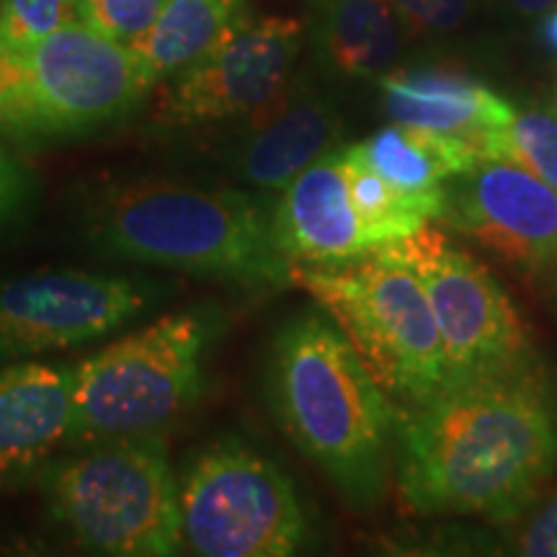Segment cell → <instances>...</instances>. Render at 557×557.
Masks as SVG:
<instances>
[{"instance_id":"obj_1","label":"cell","mask_w":557,"mask_h":557,"mask_svg":"<svg viewBox=\"0 0 557 557\" xmlns=\"http://www.w3.org/2000/svg\"><path fill=\"white\" fill-rule=\"evenodd\" d=\"M395 480L413 513L508 521L524 511L557 465V398L527 364L400 413Z\"/></svg>"},{"instance_id":"obj_2","label":"cell","mask_w":557,"mask_h":557,"mask_svg":"<svg viewBox=\"0 0 557 557\" xmlns=\"http://www.w3.org/2000/svg\"><path fill=\"white\" fill-rule=\"evenodd\" d=\"M267 398L278 429L351 508L385 498L400 413L325 310H302L269 348Z\"/></svg>"},{"instance_id":"obj_3","label":"cell","mask_w":557,"mask_h":557,"mask_svg":"<svg viewBox=\"0 0 557 557\" xmlns=\"http://www.w3.org/2000/svg\"><path fill=\"white\" fill-rule=\"evenodd\" d=\"M83 235L96 253L181 274L282 289L292 263L276 246L261 201L233 189L143 178L103 189L90 201Z\"/></svg>"},{"instance_id":"obj_4","label":"cell","mask_w":557,"mask_h":557,"mask_svg":"<svg viewBox=\"0 0 557 557\" xmlns=\"http://www.w3.org/2000/svg\"><path fill=\"white\" fill-rule=\"evenodd\" d=\"M52 521L75 545L114 557H169L181 547L178 480L160 434L107 438L41 472Z\"/></svg>"},{"instance_id":"obj_5","label":"cell","mask_w":557,"mask_h":557,"mask_svg":"<svg viewBox=\"0 0 557 557\" xmlns=\"http://www.w3.org/2000/svg\"><path fill=\"white\" fill-rule=\"evenodd\" d=\"M150 94L129 47L83 21L50 37H0V143L83 137L124 120Z\"/></svg>"},{"instance_id":"obj_6","label":"cell","mask_w":557,"mask_h":557,"mask_svg":"<svg viewBox=\"0 0 557 557\" xmlns=\"http://www.w3.org/2000/svg\"><path fill=\"white\" fill-rule=\"evenodd\" d=\"M292 284L315 297L389 398L416 408L444 387L434 310L398 240L341 267L292 269Z\"/></svg>"},{"instance_id":"obj_7","label":"cell","mask_w":557,"mask_h":557,"mask_svg":"<svg viewBox=\"0 0 557 557\" xmlns=\"http://www.w3.org/2000/svg\"><path fill=\"white\" fill-rule=\"evenodd\" d=\"M212 336L207 310H176L75 364L70 444L86 447L171 426L201 395Z\"/></svg>"},{"instance_id":"obj_8","label":"cell","mask_w":557,"mask_h":557,"mask_svg":"<svg viewBox=\"0 0 557 557\" xmlns=\"http://www.w3.org/2000/svg\"><path fill=\"white\" fill-rule=\"evenodd\" d=\"M181 545L205 557H287L308 519L287 472L238 436L199 449L178 480Z\"/></svg>"},{"instance_id":"obj_9","label":"cell","mask_w":557,"mask_h":557,"mask_svg":"<svg viewBox=\"0 0 557 557\" xmlns=\"http://www.w3.org/2000/svg\"><path fill=\"white\" fill-rule=\"evenodd\" d=\"M398 248L434 310L444 387L532 364L524 320L483 263L429 225L398 240Z\"/></svg>"},{"instance_id":"obj_10","label":"cell","mask_w":557,"mask_h":557,"mask_svg":"<svg viewBox=\"0 0 557 557\" xmlns=\"http://www.w3.org/2000/svg\"><path fill=\"white\" fill-rule=\"evenodd\" d=\"M302 39L299 18L246 11L201 58L173 75L158 120L169 127H199L261 114L287 90Z\"/></svg>"},{"instance_id":"obj_11","label":"cell","mask_w":557,"mask_h":557,"mask_svg":"<svg viewBox=\"0 0 557 557\" xmlns=\"http://www.w3.org/2000/svg\"><path fill=\"white\" fill-rule=\"evenodd\" d=\"M152 284L96 271H37L0 282V361L90 344L156 299Z\"/></svg>"},{"instance_id":"obj_12","label":"cell","mask_w":557,"mask_h":557,"mask_svg":"<svg viewBox=\"0 0 557 557\" xmlns=\"http://www.w3.org/2000/svg\"><path fill=\"white\" fill-rule=\"evenodd\" d=\"M444 186L442 220L511 267L540 271L557 259V191L504 158L480 156Z\"/></svg>"},{"instance_id":"obj_13","label":"cell","mask_w":557,"mask_h":557,"mask_svg":"<svg viewBox=\"0 0 557 557\" xmlns=\"http://www.w3.org/2000/svg\"><path fill=\"white\" fill-rule=\"evenodd\" d=\"M276 246L292 269L341 267L380 248L354 207L341 145L284 186L271 212Z\"/></svg>"},{"instance_id":"obj_14","label":"cell","mask_w":557,"mask_h":557,"mask_svg":"<svg viewBox=\"0 0 557 557\" xmlns=\"http://www.w3.org/2000/svg\"><path fill=\"white\" fill-rule=\"evenodd\" d=\"M73 431V367H0V487L34 475Z\"/></svg>"},{"instance_id":"obj_15","label":"cell","mask_w":557,"mask_h":557,"mask_svg":"<svg viewBox=\"0 0 557 557\" xmlns=\"http://www.w3.org/2000/svg\"><path fill=\"white\" fill-rule=\"evenodd\" d=\"M341 139V116L315 88L295 86L250 116V129L233 156L238 178L261 191H282L299 173L333 150Z\"/></svg>"},{"instance_id":"obj_16","label":"cell","mask_w":557,"mask_h":557,"mask_svg":"<svg viewBox=\"0 0 557 557\" xmlns=\"http://www.w3.org/2000/svg\"><path fill=\"white\" fill-rule=\"evenodd\" d=\"M380 90L382 107L393 122L457 135L475 145L517 114L496 90L457 70H389L380 78Z\"/></svg>"},{"instance_id":"obj_17","label":"cell","mask_w":557,"mask_h":557,"mask_svg":"<svg viewBox=\"0 0 557 557\" xmlns=\"http://www.w3.org/2000/svg\"><path fill=\"white\" fill-rule=\"evenodd\" d=\"M310 34L325 70L348 81H380L400 58L393 0H312Z\"/></svg>"},{"instance_id":"obj_18","label":"cell","mask_w":557,"mask_h":557,"mask_svg":"<svg viewBox=\"0 0 557 557\" xmlns=\"http://www.w3.org/2000/svg\"><path fill=\"white\" fill-rule=\"evenodd\" d=\"M357 145L367 163L403 191L438 189L480 160V148L470 139L400 122L387 124Z\"/></svg>"},{"instance_id":"obj_19","label":"cell","mask_w":557,"mask_h":557,"mask_svg":"<svg viewBox=\"0 0 557 557\" xmlns=\"http://www.w3.org/2000/svg\"><path fill=\"white\" fill-rule=\"evenodd\" d=\"M246 11L248 0H165L150 32L129 47L145 83L156 88L189 67Z\"/></svg>"},{"instance_id":"obj_20","label":"cell","mask_w":557,"mask_h":557,"mask_svg":"<svg viewBox=\"0 0 557 557\" xmlns=\"http://www.w3.org/2000/svg\"><path fill=\"white\" fill-rule=\"evenodd\" d=\"M480 156L504 158L534 173L557 191V120L545 109L513 114L506 127L480 139Z\"/></svg>"},{"instance_id":"obj_21","label":"cell","mask_w":557,"mask_h":557,"mask_svg":"<svg viewBox=\"0 0 557 557\" xmlns=\"http://www.w3.org/2000/svg\"><path fill=\"white\" fill-rule=\"evenodd\" d=\"M165 0H78V18L116 45L132 47L163 11Z\"/></svg>"},{"instance_id":"obj_22","label":"cell","mask_w":557,"mask_h":557,"mask_svg":"<svg viewBox=\"0 0 557 557\" xmlns=\"http://www.w3.org/2000/svg\"><path fill=\"white\" fill-rule=\"evenodd\" d=\"M78 18V0H0V37L39 41Z\"/></svg>"},{"instance_id":"obj_23","label":"cell","mask_w":557,"mask_h":557,"mask_svg":"<svg viewBox=\"0 0 557 557\" xmlns=\"http://www.w3.org/2000/svg\"><path fill=\"white\" fill-rule=\"evenodd\" d=\"M403 32L410 37L455 32L472 9V0H393Z\"/></svg>"},{"instance_id":"obj_24","label":"cell","mask_w":557,"mask_h":557,"mask_svg":"<svg viewBox=\"0 0 557 557\" xmlns=\"http://www.w3.org/2000/svg\"><path fill=\"white\" fill-rule=\"evenodd\" d=\"M34 173L29 165L13 152L9 145L0 143V227L16 220L34 199Z\"/></svg>"},{"instance_id":"obj_25","label":"cell","mask_w":557,"mask_h":557,"mask_svg":"<svg viewBox=\"0 0 557 557\" xmlns=\"http://www.w3.org/2000/svg\"><path fill=\"white\" fill-rule=\"evenodd\" d=\"M519 555L557 557V493L534 513L517 540Z\"/></svg>"},{"instance_id":"obj_26","label":"cell","mask_w":557,"mask_h":557,"mask_svg":"<svg viewBox=\"0 0 557 557\" xmlns=\"http://www.w3.org/2000/svg\"><path fill=\"white\" fill-rule=\"evenodd\" d=\"M537 39L547 52L557 54V5H555V9H549L547 13H542Z\"/></svg>"},{"instance_id":"obj_27","label":"cell","mask_w":557,"mask_h":557,"mask_svg":"<svg viewBox=\"0 0 557 557\" xmlns=\"http://www.w3.org/2000/svg\"><path fill=\"white\" fill-rule=\"evenodd\" d=\"M504 5L508 11L529 18V16H542V13L555 9L557 0H504Z\"/></svg>"}]
</instances>
